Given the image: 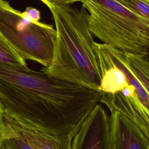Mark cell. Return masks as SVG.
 <instances>
[{
    "mask_svg": "<svg viewBox=\"0 0 149 149\" xmlns=\"http://www.w3.org/2000/svg\"><path fill=\"white\" fill-rule=\"evenodd\" d=\"M102 92L0 62V102L20 122L53 136H74Z\"/></svg>",
    "mask_w": 149,
    "mask_h": 149,
    "instance_id": "obj_1",
    "label": "cell"
},
{
    "mask_svg": "<svg viewBox=\"0 0 149 149\" xmlns=\"http://www.w3.org/2000/svg\"><path fill=\"white\" fill-rule=\"evenodd\" d=\"M48 8L55 22L56 38L51 63L42 70L54 78L98 90L101 75L87 10L70 5Z\"/></svg>",
    "mask_w": 149,
    "mask_h": 149,
    "instance_id": "obj_2",
    "label": "cell"
},
{
    "mask_svg": "<svg viewBox=\"0 0 149 149\" xmlns=\"http://www.w3.org/2000/svg\"><path fill=\"white\" fill-rule=\"evenodd\" d=\"M88 13L92 33L103 44L125 54L146 56L149 50V21L116 0H80Z\"/></svg>",
    "mask_w": 149,
    "mask_h": 149,
    "instance_id": "obj_3",
    "label": "cell"
},
{
    "mask_svg": "<svg viewBox=\"0 0 149 149\" xmlns=\"http://www.w3.org/2000/svg\"><path fill=\"white\" fill-rule=\"evenodd\" d=\"M0 34L24 59L45 68L51 63L56 30L52 25L33 21L6 0H0Z\"/></svg>",
    "mask_w": 149,
    "mask_h": 149,
    "instance_id": "obj_4",
    "label": "cell"
},
{
    "mask_svg": "<svg viewBox=\"0 0 149 149\" xmlns=\"http://www.w3.org/2000/svg\"><path fill=\"white\" fill-rule=\"evenodd\" d=\"M71 149H113L111 115L97 104L72 138Z\"/></svg>",
    "mask_w": 149,
    "mask_h": 149,
    "instance_id": "obj_5",
    "label": "cell"
},
{
    "mask_svg": "<svg viewBox=\"0 0 149 149\" xmlns=\"http://www.w3.org/2000/svg\"><path fill=\"white\" fill-rule=\"evenodd\" d=\"M100 101L112 111H118L136 124L149 139V111L139 100L131 85L113 94L104 93Z\"/></svg>",
    "mask_w": 149,
    "mask_h": 149,
    "instance_id": "obj_6",
    "label": "cell"
},
{
    "mask_svg": "<svg viewBox=\"0 0 149 149\" xmlns=\"http://www.w3.org/2000/svg\"><path fill=\"white\" fill-rule=\"evenodd\" d=\"M0 119L22 135L36 149H71L73 136L48 134L20 122L5 110L0 115Z\"/></svg>",
    "mask_w": 149,
    "mask_h": 149,
    "instance_id": "obj_7",
    "label": "cell"
},
{
    "mask_svg": "<svg viewBox=\"0 0 149 149\" xmlns=\"http://www.w3.org/2000/svg\"><path fill=\"white\" fill-rule=\"evenodd\" d=\"M111 112L113 149H149V139L136 124L118 111Z\"/></svg>",
    "mask_w": 149,
    "mask_h": 149,
    "instance_id": "obj_8",
    "label": "cell"
},
{
    "mask_svg": "<svg viewBox=\"0 0 149 149\" xmlns=\"http://www.w3.org/2000/svg\"><path fill=\"white\" fill-rule=\"evenodd\" d=\"M129 67L149 94V61L146 56L125 54Z\"/></svg>",
    "mask_w": 149,
    "mask_h": 149,
    "instance_id": "obj_9",
    "label": "cell"
},
{
    "mask_svg": "<svg viewBox=\"0 0 149 149\" xmlns=\"http://www.w3.org/2000/svg\"><path fill=\"white\" fill-rule=\"evenodd\" d=\"M0 126L5 135L2 149H36L22 135L1 119Z\"/></svg>",
    "mask_w": 149,
    "mask_h": 149,
    "instance_id": "obj_10",
    "label": "cell"
},
{
    "mask_svg": "<svg viewBox=\"0 0 149 149\" xmlns=\"http://www.w3.org/2000/svg\"><path fill=\"white\" fill-rule=\"evenodd\" d=\"M0 62L10 65L28 69L24 60L10 44L0 34Z\"/></svg>",
    "mask_w": 149,
    "mask_h": 149,
    "instance_id": "obj_11",
    "label": "cell"
},
{
    "mask_svg": "<svg viewBox=\"0 0 149 149\" xmlns=\"http://www.w3.org/2000/svg\"><path fill=\"white\" fill-rule=\"evenodd\" d=\"M136 14L149 21V0H116Z\"/></svg>",
    "mask_w": 149,
    "mask_h": 149,
    "instance_id": "obj_12",
    "label": "cell"
},
{
    "mask_svg": "<svg viewBox=\"0 0 149 149\" xmlns=\"http://www.w3.org/2000/svg\"><path fill=\"white\" fill-rule=\"evenodd\" d=\"M24 15L30 20L33 21H39L40 19V11L33 7H27L24 11L23 12Z\"/></svg>",
    "mask_w": 149,
    "mask_h": 149,
    "instance_id": "obj_13",
    "label": "cell"
},
{
    "mask_svg": "<svg viewBox=\"0 0 149 149\" xmlns=\"http://www.w3.org/2000/svg\"><path fill=\"white\" fill-rule=\"evenodd\" d=\"M44 3L48 8L54 5H71L80 0H39Z\"/></svg>",
    "mask_w": 149,
    "mask_h": 149,
    "instance_id": "obj_14",
    "label": "cell"
},
{
    "mask_svg": "<svg viewBox=\"0 0 149 149\" xmlns=\"http://www.w3.org/2000/svg\"><path fill=\"white\" fill-rule=\"evenodd\" d=\"M4 138H5V135H4L3 132L1 127L0 126V149H1L2 147V144H3V142L4 140Z\"/></svg>",
    "mask_w": 149,
    "mask_h": 149,
    "instance_id": "obj_15",
    "label": "cell"
},
{
    "mask_svg": "<svg viewBox=\"0 0 149 149\" xmlns=\"http://www.w3.org/2000/svg\"><path fill=\"white\" fill-rule=\"evenodd\" d=\"M3 107H2V104H1V102H0V115H1V113H2V112L3 111Z\"/></svg>",
    "mask_w": 149,
    "mask_h": 149,
    "instance_id": "obj_16",
    "label": "cell"
},
{
    "mask_svg": "<svg viewBox=\"0 0 149 149\" xmlns=\"http://www.w3.org/2000/svg\"><path fill=\"white\" fill-rule=\"evenodd\" d=\"M1 149H2V148H1Z\"/></svg>",
    "mask_w": 149,
    "mask_h": 149,
    "instance_id": "obj_17",
    "label": "cell"
}]
</instances>
